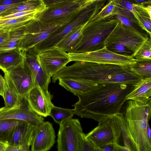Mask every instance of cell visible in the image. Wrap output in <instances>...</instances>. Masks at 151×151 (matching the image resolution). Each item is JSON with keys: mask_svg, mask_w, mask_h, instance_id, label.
<instances>
[{"mask_svg": "<svg viewBox=\"0 0 151 151\" xmlns=\"http://www.w3.org/2000/svg\"><path fill=\"white\" fill-rule=\"evenodd\" d=\"M134 86L118 83L95 85L86 93L77 96L78 101L73 105L74 114L98 122L121 114L126 97Z\"/></svg>", "mask_w": 151, "mask_h": 151, "instance_id": "obj_1", "label": "cell"}, {"mask_svg": "<svg viewBox=\"0 0 151 151\" xmlns=\"http://www.w3.org/2000/svg\"><path fill=\"white\" fill-rule=\"evenodd\" d=\"M55 83L62 78H69L90 82L96 84L118 83L135 85L142 79L130 68L110 64L76 61L65 66L52 77Z\"/></svg>", "mask_w": 151, "mask_h": 151, "instance_id": "obj_2", "label": "cell"}, {"mask_svg": "<svg viewBox=\"0 0 151 151\" xmlns=\"http://www.w3.org/2000/svg\"><path fill=\"white\" fill-rule=\"evenodd\" d=\"M151 115V100L146 104L128 100L124 115L135 151H151V141L147 133Z\"/></svg>", "mask_w": 151, "mask_h": 151, "instance_id": "obj_3", "label": "cell"}, {"mask_svg": "<svg viewBox=\"0 0 151 151\" xmlns=\"http://www.w3.org/2000/svg\"><path fill=\"white\" fill-rule=\"evenodd\" d=\"M148 38L147 35L119 22L106 39L105 47L115 53L133 58Z\"/></svg>", "mask_w": 151, "mask_h": 151, "instance_id": "obj_4", "label": "cell"}, {"mask_svg": "<svg viewBox=\"0 0 151 151\" xmlns=\"http://www.w3.org/2000/svg\"><path fill=\"white\" fill-rule=\"evenodd\" d=\"M119 22L114 16L102 20L91 19L85 26L82 40L73 52L93 51L105 46V41Z\"/></svg>", "mask_w": 151, "mask_h": 151, "instance_id": "obj_5", "label": "cell"}, {"mask_svg": "<svg viewBox=\"0 0 151 151\" xmlns=\"http://www.w3.org/2000/svg\"><path fill=\"white\" fill-rule=\"evenodd\" d=\"M73 19L52 22L42 21L36 18L31 20L25 25V34L19 49L24 51L33 48Z\"/></svg>", "mask_w": 151, "mask_h": 151, "instance_id": "obj_6", "label": "cell"}, {"mask_svg": "<svg viewBox=\"0 0 151 151\" xmlns=\"http://www.w3.org/2000/svg\"><path fill=\"white\" fill-rule=\"evenodd\" d=\"M4 73L6 84L20 101L25 98L36 86L35 78L25 60L21 64Z\"/></svg>", "mask_w": 151, "mask_h": 151, "instance_id": "obj_7", "label": "cell"}, {"mask_svg": "<svg viewBox=\"0 0 151 151\" xmlns=\"http://www.w3.org/2000/svg\"><path fill=\"white\" fill-rule=\"evenodd\" d=\"M98 12L96 6L82 9L69 23L60 27L48 38L32 48L37 53L55 46L63 37L78 26L92 19Z\"/></svg>", "mask_w": 151, "mask_h": 151, "instance_id": "obj_8", "label": "cell"}, {"mask_svg": "<svg viewBox=\"0 0 151 151\" xmlns=\"http://www.w3.org/2000/svg\"><path fill=\"white\" fill-rule=\"evenodd\" d=\"M70 61H83L96 63L119 65L130 68L136 62L132 57L126 56L113 52L105 46L95 51L83 53H68Z\"/></svg>", "mask_w": 151, "mask_h": 151, "instance_id": "obj_9", "label": "cell"}, {"mask_svg": "<svg viewBox=\"0 0 151 151\" xmlns=\"http://www.w3.org/2000/svg\"><path fill=\"white\" fill-rule=\"evenodd\" d=\"M83 129L78 119H69L60 125L57 135L58 151H78L79 141Z\"/></svg>", "mask_w": 151, "mask_h": 151, "instance_id": "obj_10", "label": "cell"}, {"mask_svg": "<svg viewBox=\"0 0 151 151\" xmlns=\"http://www.w3.org/2000/svg\"><path fill=\"white\" fill-rule=\"evenodd\" d=\"M84 0L58 3L50 5L35 18L43 21L52 22L74 18L82 9Z\"/></svg>", "mask_w": 151, "mask_h": 151, "instance_id": "obj_11", "label": "cell"}, {"mask_svg": "<svg viewBox=\"0 0 151 151\" xmlns=\"http://www.w3.org/2000/svg\"><path fill=\"white\" fill-rule=\"evenodd\" d=\"M37 58L45 73L51 77L70 62L68 53L55 46L39 52Z\"/></svg>", "mask_w": 151, "mask_h": 151, "instance_id": "obj_12", "label": "cell"}, {"mask_svg": "<svg viewBox=\"0 0 151 151\" xmlns=\"http://www.w3.org/2000/svg\"><path fill=\"white\" fill-rule=\"evenodd\" d=\"M109 117L113 134V151H135L123 114Z\"/></svg>", "mask_w": 151, "mask_h": 151, "instance_id": "obj_13", "label": "cell"}, {"mask_svg": "<svg viewBox=\"0 0 151 151\" xmlns=\"http://www.w3.org/2000/svg\"><path fill=\"white\" fill-rule=\"evenodd\" d=\"M13 119L25 121L36 127L44 121L43 117L33 111L30 107L26 99L17 107L0 108V120Z\"/></svg>", "mask_w": 151, "mask_h": 151, "instance_id": "obj_14", "label": "cell"}, {"mask_svg": "<svg viewBox=\"0 0 151 151\" xmlns=\"http://www.w3.org/2000/svg\"><path fill=\"white\" fill-rule=\"evenodd\" d=\"M56 136L52 124L43 122L36 127L31 145L32 151H46L55 143Z\"/></svg>", "mask_w": 151, "mask_h": 151, "instance_id": "obj_15", "label": "cell"}, {"mask_svg": "<svg viewBox=\"0 0 151 151\" xmlns=\"http://www.w3.org/2000/svg\"><path fill=\"white\" fill-rule=\"evenodd\" d=\"M53 96L39 87L35 86L25 98L30 108L42 117L49 116L51 108L54 106L51 100Z\"/></svg>", "mask_w": 151, "mask_h": 151, "instance_id": "obj_16", "label": "cell"}, {"mask_svg": "<svg viewBox=\"0 0 151 151\" xmlns=\"http://www.w3.org/2000/svg\"><path fill=\"white\" fill-rule=\"evenodd\" d=\"M86 136L99 151H102L101 148L106 145L113 144V134L109 117L98 122V126L86 134Z\"/></svg>", "mask_w": 151, "mask_h": 151, "instance_id": "obj_17", "label": "cell"}, {"mask_svg": "<svg viewBox=\"0 0 151 151\" xmlns=\"http://www.w3.org/2000/svg\"><path fill=\"white\" fill-rule=\"evenodd\" d=\"M23 51L25 62L35 78L36 86L39 87L46 92H49L48 88L51 77L47 75L40 64L37 58V53L32 48Z\"/></svg>", "mask_w": 151, "mask_h": 151, "instance_id": "obj_18", "label": "cell"}, {"mask_svg": "<svg viewBox=\"0 0 151 151\" xmlns=\"http://www.w3.org/2000/svg\"><path fill=\"white\" fill-rule=\"evenodd\" d=\"M35 127L24 121L16 127L8 144L21 146L26 151H30L29 147Z\"/></svg>", "mask_w": 151, "mask_h": 151, "instance_id": "obj_19", "label": "cell"}, {"mask_svg": "<svg viewBox=\"0 0 151 151\" xmlns=\"http://www.w3.org/2000/svg\"><path fill=\"white\" fill-rule=\"evenodd\" d=\"M90 19L84 23L74 29L59 41L55 46L68 53L73 52L80 43L83 29Z\"/></svg>", "mask_w": 151, "mask_h": 151, "instance_id": "obj_20", "label": "cell"}, {"mask_svg": "<svg viewBox=\"0 0 151 151\" xmlns=\"http://www.w3.org/2000/svg\"><path fill=\"white\" fill-rule=\"evenodd\" d=\"M151 78L142 79L134 85L126 99L146 104L151 100Z\"/></svg>", "mask_w": 151, "mask_h": 151, "instance_id": "obj_21", "label": "cell"}, {"mask_svg": "<svg viewBox=\"0 0 151 151\" xmlns=\"http://www.w3.org/2000/svg\"><path fill=\"white\" fill-rule=\"evenodd\" d=\"M24 61V53L18 49L0 53V69L8 72Z\"/></svg>", "mask_w": 151, "mask_h": 151, "instance_id": "obj_22", "label": "cell"}, {"mask_svg": "<svg viewBox=\"0 0 151 151\" xmlns=\"http://www.w3.org/2000/svg\"><path fill=\"white\" fill-rule=\"evenodd\" d=\"M58 80L59 85L77 96L86 93L97 85L90 82L69 78H61Z\"/></svg>", "mask_w": 151, "mask_h": 151, "instance_id": "obj_23", "label": "cell"}, {"mask_svg": "<svg viewBox=\"0 0 151 151\" xmlns=\"http://www.w3.org/2000/svg\"><path fill=\"white\" fill-rule=\"evenodd\" d=\"M25 25L9 31L8 37L0 46V53L19 49L25 34Z\"/></svg>", "mask_w": 151, "mask_h": 151, "instance_id": "obj_24", "label": "cell"}, {"mask_svg": "<svg viewBox=\"0 0 151 151\" xmlns=\"http://www.w3.org/2000/svg\"><path fill=\"white\" fill-rule=\"evenodd\" d=\"M132 13L137 20L139 27L151 37V17L147 12L143 8L142 5L132 3Z\"/></svg>", "mask_w": 151, "mask_h": 151, "instance_id": "obj_25", "label": "cell"}, {"mask_svg": "<svg viewBox=\"0 0 151 151\" xmlns=\"http://www.w3.org/2000/svg\"><path fill=\"white\" fill-rule=\"evenodd\" d=\"M39 13L18 18L0 19V30L9 31L24 26L30 20L35 18Z\"/></svg>", "mask_w": 151, "mask_h": 151, "instance_id": "obj_26", "label": "cell"}, {"mask_svg": "<svg viewBox=\"0 0 151 151\" xmlns=\"http://www.w3.org/2000/svg\"><path fill=\"white\" fill-rule=\"evenodd\" d=\"M47 7L42 0H27L3 12L0 17L29 10L45 9Z\"/></svg>", "mask_w": 151, "mask_h": 151, "instance_id": "obj_27", "label": "cell"}, {"mask_svg": "<svg viewBox=\"0 0 151 151\" xmlns=\"http://www.w3.org/2000/svg\"><path fill=\"white\" fill-rule=\"evenodd\" d=\"M24 122L13 119L0 120V142L8 144L16 127Z\"/></svg>", "mask_w": 151, "mask_h": 151, "instance_id": "obj_28", "label": "cell"}, {"mask_svg": "<svg viewBox=\"0 0 151 151\" xmlns=\"http://www.w3.org/2000/svg\"><path fill=\"white\" fill-rule=\"evenodd\" d=\"M130 68L142 79L151 78V60H136Z\"/></svg>", "mask_w": 151, "mask_h": 151, "instance_id": "obj_29", "label": "cell"}, {"mask_svg": "<svg viewBox=\"0 0 151 151\" xmlns=\"http://www.w3.org/2000/svg\"><path fill=\"white\" fill-rule=\"evenodd\" d=\"M113 1L116 6V14H119L126 17L138 24L137 21L132 13L133 9L132 3L129 0H115Z\"/></svg>", "mask_w": 151, "mask_h": 151, "instance_id": "obj_30", "label": "cell"}, {"mask_svg": "<svg viewBox=\"0 0 151 151\" xmlns=\"http://www.w3.org/2000/svg\"><path fill=\"white\" fill-rule=\"evenodd\" d=\"M74 114L73 109L59 107L54 106L51 108L50 116L59 125L65 121L72 118Z\"/></svg>", "mask_w": 151, "mask_h": 151, "instance_id": "obj_31", "label": "cell"}, {"mask_svg": "<svg viewBox=\"0 0 151 151\" xmlns=\"http://www.w3.org/2000/svg\"><path fill=\"white\" fill-rule=\"evenodd\" d=\"M116 14V8L114 1H107L104 6L91 19L102 20L109 18Z\"/></svg>", "mask_w": 151, "mask_h": 151, "instance_id": "obj_32", "label": "cell"}, {"mask_svg": "<svg viewBox=\"0 0 151 151\" xmlns=\"http://www.w3.org/2000/svg\"><path fill=\"white\" fill-rule=\"evenodd\" d=\"M5 107L8 108L19 106L22 101H20L16 94L7 86L6 83L3 98Z\"/></svg>", "mask_w": 151, "mask_h": 151, "instance_id": "obj_33", "label": "cell"}, {"mask_svg": "<svg viewBox=\"0 0 151 151\" xmlns=\"http://www.w3.org/2000/svg\"><path fill=\"white\" fill-rule=\"evenodd\" d=\"M136 60H151V40L148 38L133 57Z\"/></svg>", "mask_w": 151, "mask_h": 151, "instance_id": "obj_34", "label": "cell"}, {"mask_svg": "<svg viewBox=\"0 0 151 151\" xmlns=\"http://www.w3.org/2000/svg\"><path fill=\"white\" fill-rule=\"evenodd\" d=\"M98 151L97 149L86 136L83 132L81 134L79 141L78 151Z\"/></svg>", "mask_w": 151, "mask_h": 151, "instance_id": "obj_35", "label": "cell"}, {"mask_svg": "<svg viewBox=\"0 0 151 151\" xmlns=\"http://www.w3.org/2000/svg\"><path fill=\"white\" fill-rule=\"evenodd\" d=\"M114 16L122 24L133 27L142 33L147 35L144 32V30L141 29L138 24L132 22L127 17L118 14H115Z\"/></svg>", "mask_w": 151, "mask_h": 151, "instance_id": "obj_36", "label": "cell"}, {"mask_svg": "<svg viewBox=\"0 0 151 151\" xmlns=\"http://www.w3.org/2000/svg\"><path fill=\"white\" fill-rule=\"evenodd\" d=\"M45 5L47 7L50 5L58 3L73 2L80 0H42Z\"/></svg>", "mask_w": 151, "mask_h": 151, "instance_id": "obj_37", "label": "cell"}, {"mask_svg": "<svg viewBox=\"0 0 151 151\" xmlns=\"http://www.w3.org/2000/svg\"><path fill=\"white\" fill-rule=\"evenodd\" d=\"M5 151H26V150L22 146H14L8 144Z\"/></svg>", "mask_w": 151, "mask_h": 151, "instance_id": "obj_38", "label": "cell"}, {"mask_svg": "<svg viewBox=\"0 0 151 151\" xmlns=\"http://www.w3.org/2000/svg\"><path fill=\"white\" fill-rule=\"evenodd\" d=\"M27 0H2L0 1V5H9L21 3Z\"/></svg>", "mask_w": 151, "mask_h": 151, "instance_id": "obj_39", "label": "cell"}, {"mask_svg": "<svg viewBox=\"0 0 151 151\" xmlns=\"http://www.w3.org/2000/svg\"><path fill=\"white\" fill-rule=\"evenodd\" d=\"M6 82L4 78L0 74V95L4 97V93Z\"/></svg>", "mask_w": 151, "mask_h": 151, "instance_id": "obj_40", "label": "cell"}, {"mask_svg": "<svg viewBox=\"0 0 151 151\" xmlns=\"http://www.w3.org/2000/svg\"><path fill=\"white\" fill-rule=\"evenodd\" d=\"M132 3L145 6L151 5V0H129Z\"/></svg>", "mask_w": 151, "mask_h": 151, "instance_id": "obj_41", "label": "cell"}, {"mask_svg": "<svg viewBox=\"0 0 151 151\" xmlns=\"http://www.w3.org/2000/svg\"><path fill=\"white\" fill-rule=\"evenodd\" d=\"M9 31H3L0 33V46L8 37Z\"/></svg>", "mask_w": 151, "mask_h": 151, "instance_id": "obj_42", "label": "cell"}, {"mask_svg": "<svg viewBox=\"0 0 151 151\" xmlns=\"http://www.w3.org/2000/svg\"><path fill=\"white\" fill-rule=\"evenodd\" d=\"M108 0H90L86 4L87 6H96L101 2L106 1Z\"/></svg>", "mask_w": 151, "mask_h": 151, "instance_id": "obj_43", "label": "cell"}, {"mask_svg": "<svg viewBox=\"0 0 151 151\" xmlns=\"http://www.w3.org/2000/svg\"><path fill=\"white\" fill-rule=\"evenodd\" d=\"M19 4L9 5H0V14L3 12Z\"/></svg>", "mask_w": 151, "mask_h": 151, "instance_id": "obj_44", "label": "cell"}, {"mask_svg": "<svg viewBox=\"0 0 151 151\" xmlns=\"http://www.w3.org/2000/svg\"><path fill=\"white\" fill-rule=\"evenodd\" d=\"M113 144L106 145L101 148L102 151H113Z\"/></svg>", "mask_w": 151, "mask_h": 151, "instance_id": "obj_45", "label": "cell"}, {"mask_svg": "<svg viewBox=\"0 0 151 151\" xmlns=\"http://www.w3.org/2000/svg\"><path fill=\"white\" fill-rule=\"evenodd\" d=\"M142 6L143 8L147 12L150 17H151V5L145 6L142 5Z\"/></svg>", "mask_w": 151, "mask_h": 151, "instance_id": "obj_46", "label": "cell"}, {"mask_svg": "<svg viewBox=\"0 0 151 151\" xmlns=\"http://www.w3.org/2000/svg\"><path fill=\"white\" fill-rule=\"evenodd\" d=\"M147 133L149 139L151 141V130L149 125V123H148L147 124Z\"/></svg>", "mask_w": 151, "mask_h": 151, "instance_id": "obj_47", "label": "cell"}, {"mask_svg": "<svg viewBox=\"0 0 151 151\" xmlns=\"http://www.w3.org/2000/svg\"><path fill=\"white\" fill-rule=\"evenodd\" d=\"M7 144L0 142V151H5Z\"/></svg>", "mask_w": 151, "mask_h": 151, "instance_id": "obj_48", "label": "cell"}, {"mask_svg": "<svg viewBox=\"0 0 151 151\" xmlns=\"http://www.w3.org/2000/svg\"><path fill=\"white\" fill-rule=\"evenodd\" d=\"M90 0H84V4L83 6Z\"/></svg>", "mask_w": 151, "mask_h": 151, "instance_id": "obj_49", "label": "cell"}, {"mask_svg": "<svg viewBox=\"0 0 151 151\" xmlns=\"http://www.w3.org/2000/svg\"><path fill=\"white\" fill-rule=\"evenodd\" d=\"M3 31L0 30V33L2 32Z\"/></svg>", "mask_w": 151, "mask_h": 151, "instance_id": "obj_50", "label": "cell"}, {"mask_svg": "<svg viewBox=\"0 0 151 151\" xmlns=\"http://www.w3.org/2000/svg\"><path fill=\"white\" fill-rule=\"evenodd\" d=\"M112 0V1H114V0Z\"/></svg>", "mask_w": 151, "mask_h": 151, "instance_id": "obj_51", "label": "cell"}, {"mask_svg": "<svg viewBox=\"0 0 151 151\" xmlns=\"http://www.w3.org/2000/svg\"><path fill=\"white\" fill-rule=\"evenodd\" d=\"M1 0H0V1H1Z\"/></svg>", "mask_w": 151, "mask_h": 151, "instance_id": "obj_52", "label": "cell"}]
</instances>
